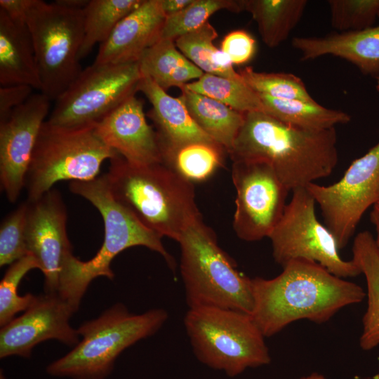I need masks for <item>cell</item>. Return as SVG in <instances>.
Wrapping results in <instances>:
<instances>
[{
    "mask_svg": "<svg viewBox=\"0 0 379 379\" xmlns=\"http://www.w3.org/2000/svg\"><path fill=\"white\" fill-rule=\"evenodd\" d=\"M251 286L254 306L251 316L265 337L300 319L324 323L366 295L360 286L306 259L289 261L273 279L253 278Z\"/></svg>",
    "mask_w": 379,
    "mask_h": 379,
    "instance_id": "1",
    "label": "cell"
},
{
    "mask_svg": "<svg viewBox=\"0 0 379 379\" xmlns=\"http://www.w3.org/2000/svg\"><path fill=\"white\" fill-rule=\"evenodd\" d=\"M337 140L335 128L306 130L251 112L228 154L232 161L269 164L292 192L332 173L338 162Z\"/></svg>",
    "mask_w": 379,
    "mask_h": 379,
    "instance_id": "2",
    "label": "cell"
},
{
    "mask_svg": "<svg viewBox=\"0 0 379 379\" xmlns=\"http://www.w3.org/2000/svg\"><path fill=\"white\" fill-rule=\"evenodd\" d=\"M113 197L142 225L160 237L178 241L202 220L194 184L163 164L135 165L119 154L105 174Z\"/></svg>",
    "mask_w": 379,
    "mask_h": 379,
    "instance_id": "3",
    "label": "cell"
},
{
    "mask_svg": "<svg viewBox=\"0 0 379 379\" xmlns=\"http://www.w3.org/2000/svg\"><path fill=\"white\" fill-rule=\"evenodd\" d=\"M69 190L90 201L102 215L105 226L103 243L89 260L81 261L69 253L64 260L59 279L58 294L76 312L90 283L114 274L112 260L128 248L142 246L159 253L172 268L174 260L164 248L162 237L142 225L113 197L106 175L89 181H72Z\"/></svg>",
    "mask_w": 379,
    "mask_h": 379,
    "instance_id": "4",
    "label": "cell"
},
{
    "mask_svg": "<svg viewBox=\"0 0 379 379\" xmlns=\"http://www.w3.org/2000/svg\"><path fill=\"white\" fill-rule=\"evenodd\" d=\"M168 317L162 308L131 313L121 302L77 329L82 339L70 352L46 367L48 375L71 379H106L121 353L152 336Z\"/></svg>",
    "mask_w": 379,
    "mask_h": 379,
    "instance_id": "5",
    "label": "cell"
},
{
    "mask_svg": "<svg viewBox=\"0 0 379 379\" xmlns=\"http://www.w3.org/2000/svg\"><path fill=\"white\" fill-rule=\"evenodd\" d=\"M180 244V273L189 309L215 307L251 314V279L238 272L202 220L188 227Z\"/></svg>",
    "mask_w": 379,
    "mask_h": 379,
    "instance_id": "6",
    "label": "cell"
},
{
    "mask_svg": "<svg viewBox=\"0 0 379 379\" xmlns=\"http://www.w3.org/2000/svg\"><path fill=\"white\" fill-rule=\"evenodd\" d=\"M184 326L203 364L234 378L271 361L265 336L250 314L227 309H189Z\"/></svg>",
    "mask_w": 379,
    "mask_h": 379,
    "instance_id": "7",
    "label": "cell"
},
{
    "mask_svg": "<svg viewBox=\"0 0 379 379\" xmlns=\"http://www.w3.org/2000/svg\"><path fill=\"white\" fill-rule=\"evenodd\" d=\"M93 128L67 129L44 122L25 179L27 201L36 200L58 181L92 180L103 161L119 155Z\"/></svg>",
    "mask_w": 379,
    "mask_h": 379,
    "instance_id": "8",
    "label": "cell"
},
{
    "mask_svg": "<svg viewBox=\"0 0 379 379\" xmlns=\"http://www.w3.org/2000/svg\"><path fill=\"white\" fill-rule=\"evenodd\" d=\"M41 82L40 93L56 100L83 70L79 53L83 9L34 0L26 18Z\"/></svg>",
    "mask_w": 379,
    "mask_h": 379,
    "instance_id": "9",
    "label": "cell"
},
{
    "mask_svg": "<svg viewBox=\"0 0 379 379\" xmlns=\"http://www.w3.org/2000/svg\"><path fill=\"white\" fill-rule=\"evenodd\" d=\"M142 77L138 62L93 63L55 100L46 122L67 129L94 127L135 95Z\"/></svg>",
    "mask_w": 379,
    "mask_h": 379,
    "instance_id": "10",
    "label": "cell"
},
{
    "mask_svg": "<svg viewBox=\"0 0 379 379\" xmlns=\"http://www.w3.org/2000/svg\"><path fill=\"white\" fill-rule=\"evenodd\" d=\"M315 205L306 187L292 191L291 199L268 237L275 262L283 267L292 260L306 259L343 279L361 274L352 260L340 255L334 236L317 218Z\"/></svg>",
    "mask_w": 379,
    "mask_h": 379,
    "instance_id": "11",
    "label": "cell"
},
{
    "mask_svg": "<svg viewBox=\"0 0 379 379\" xmlns=\"http://www.w3.org/2000/svg\"><path fill=\"white\" fill-rule=\"evenodd\" d=\"M306 189L321 211L339 249L346 246L363 215L379 202V142L354 160L336 182Z\"/></svg>",
    "mask_w": 379,
    "mask_h": 379,
    "instance_id": "12",
    "label": "cell"
},
{
    "mask_svg": "<svg viewBox=\"0 0 379 379\" xmlns=\"http://www.w3.org/2000/svg\"><path fill=\"white\" fill-rule=\"evenodd\" d=\"M232 162V179L237 193L234 231L246 241L269 237L283 215L290 191L269 164Z\"/></svg>",
    "mask_w": 379,
    "mask_h": 379,
    "instance_id": "13",
    "label": "cell"
},
{
    "mask_svg": "<svg viewBox=\"0 0 379 379\" xmlns=\"http://www.w3.org/2000/svg\"><path fill=\"white\" fill-rule=\"evenodd\" d=\"M51 100L41 93L32 94L0 122V182L8 201L14 203L23 188L40 131Z\"/></svg>",
    "mask_w": 379,
    "mask_h": 379,
    "instance_id": "14",
    "label": "cell"
},
{
    "mask_svg": "<svg viewBox=\"0 0 379 379\" xmlns=\"http://www.w3.org/2000/svg\"><path fill=\"white\" fill-rule=\"evenodd\" d=\"M24 312L1 327V359L11 356L29 359L34 347L47 340L54 339L72 347L79 342L77 330L69 324L74 312L58 293L36 295Z\"/></svg>",
    "mask_w": 379,
    "mask_h": 379,
    "instance_id": "15",
    "label": "cell"
},
{
    "mask_svg": "<svg viewBox=\"0 0 379 379\" xmlns=\"http://www.w3.org/2000/svg\"><path fill=\"white\" fill-rule=\"evenodd\" d=\"M25 238L28 253L44 275L45 293H58L64 260L72 253L67 234V210L59 191L51 189L27 201Z\"/></svg>",
    "mask_w": 379,
    "mask_h": 379,
    "instance_id": "16",
    "label": "cell"
},
{
    "mask_svg": "<svg viewBox=\"0 0 379 379\" xmlns=\"http://www.w3.org/2000/svg\"><path fill=\"white\" fill-rule=\"evenodd\" d=\"M97 136L128 162L162 164L156 132L148 124L143 103L133 95L93 128Z\"/></svg>",
    "mask_w": 379,
    "mask_h": 379,
    "instance_id": "17",
    "label": "cell"
},
{
    "mask_svg": "<svg viewBox=\"0 0 379 379\" xmlns=\"http://www.w3.org/2000/svg\"><path fill=\"white\" fill-rule=\"evenodd\" d=\"M166 15L161 0H142L100 44L95 64L138 62L160 39Z\"/></svg>",
    "mask_w": 379,
    "mask_h": 379,
    "instance_id": "18",
    "label": "cell"
},
{
    "mask_svg": "<svg viewBox=\"0 0 379 379\" xmlns=\"http://www.w3.org/2000/svg\"><path fill=\"white\" fill-rule=\"evenodd\" d=\"M291 44L302 60L330 55L351 62L364 75L379 74V26L323 36H295Z\"/></svg>",
    "mask_w": 379,
    "mask_h": 379,
    "instance_id": "19",
    "label": "cell"
},
{
    "mask_svg": "<svg viewBox=\"0 0 379 379\" xmlns=\"http://www.w3.org/2000/svg\"><path fill=\"white\" fill-rule=\"evenodd\" d=\"M1 86L27 85L41 91V82L27 25L0 9Z\"/></svg>",
    "mask_w": 379,
    "mask_h": 379,
    "instance_id": "20",
    "label": "cell"
},
{
    "mask_svg": "<svg viewBox=\"0 0 379 379\" xmlns=\"http://www.w3.org/2000/svg\"><path fill=\"white\" fill-rule=\"evenodd\" d=\"M138 91L152 104L147 117L156 128L159 145L215 141L197 125L179 98L169 95L150 78L142 77Z\"/></svg>",
    "mask_w": 379,
    "mask_h": 379,
    "instance_id": "21",
    "label": "cell"
},
{
    "mask_svg": "<svg viewBox=\"0 0 379 379\" xmlns=\"http://www.w3.org/2000/svg\"><path fill=\"white\" fill-rule=\"evenodd\" d=\"M161 163L192 183L211 178L222 166L227 150L215 141L159 145Z\"/></svg>",
    "mask_w": 379,
    "mask_h": 379,
    "instance_id": "22",
    "label": "cell"
},
{
    "mask_svg": "<svg viewBox=\"0 0 379 379\" xmlns=\"http://www.w3.org/2000/svg\"><path fill=\"white\" fill-rule=\"evenodd\" d=\"M180 91L178 98L197 125L228 153L244 124L245 114L185 88Z\"/></svg>",
    "mask_w": 379,
    "mask_h": 379,
    "instance_id": "23",
    "label": "cell"
},
{
    "mask_svg": "<svg viewBox=\"0 0 379 379\" xmlns=\"http://www.w3.org/2000/svg\"><path fill=\"white\" fill-rule=\"evenodd\" d=\"M138 64L142 76L165 91L171 87L182 89L204 74L177 48L174 41L165 39L147 50Z\"/></svg>",
    "mask_w": 379,
    "mask_h": 379,
    "instance_id": "24",
    "label": "cell"
},
{
    "mask_svg": "<svg viewBox=\"0 0 379 379\" xmlns=\"http://www.w3.org/2000/svg\"><path fill=\"white\" fill-rule=\"evenodd\" d=\"M352 260L366 281L368 306L359 345L364 350H370L379 345V251L369 232H361L355 237Z\"/></svg>",
    "mask_w": 379,
    "mask_h": 379,
    "instance_id": "25",
    "label": "cell"
},
{
    "mask_svg": "<svg viewBox=\"0 0 379 379\" xmlns=\"http://www.w3.org/2000/svg\"><path fill=\"white\" fill-rule=\"evenodd\" d=\"M307 0H244L264 44L276 48L286 41L303 15Z\"/></svg>",
    "mask_w": 379,
    "mask_h": 379,
    "instance_id": "26",
    "label": "cell"
},
{
    "mask_svg": "<svg viewBox=\"0 0 379 379\" xmlns=\"http://www.w3.org/2000/svg\"><path fill=\"white\" fill-rule=\"evenodd\" d=\"M258 95L262 103L264 113L291 126L321 131L347 124L351 120L347 113L325 107L315 100H282Z\"/></svg>",
    "mask_w": 379,
    "mask_h": 379,
    "instance_id": "27",
    "label": "cell"
},
{
    "mask_svg": "<svg viewBox=\"0 0 379 379\" xmlns=\"http://www.w3.org/2000/svg\"><path fill=\"white\" fill-rule=\"evenodd\" d=\"M218 32L209 22L175 41L178 49L204 73L243 80L228 56L213 44Z\"/></svg>",
    "mask_w": 379,
    "mask_h": 379,
    "instance_id": "28",
    "label": "cell"
},
{
    "mask_svg": "<svg viewBox=\"0 0 379 379\" xmlns=\"http://www.w3.org/2000/svg\"><path fill=\"white\" fill-rule=\"evenodd\" d=\"M142 0H90L83 9L84 36L79 60L86 57L98 44L109 36L117 24Z\"/></svg>",
    "mask_w": 379,
    "mask_h": 379,
    "instance_id": "29",
    "label": "cell"
},
{
    "mask_svg": "<svg viewBox=\"0 0 379 379\" xmlns=\"http://www.w3.org/2000/svg\"><path fill=\"white\" fill-rule=\"evenodd\" d=\"M183 88L211 98L244 114L263 112L259 95L244 80L204 73L199 79L188 83Z\"/></svg>",
    "mask_w": 379,
    "mask_h": 379,
    "instance_id": "30",
    "label": "cell"
},
{
    "mask_svg": "<svg viewBox=\"0 0 379 379\" xmlns=\"http://www.w3.org/2000/svg\"><path fill=\"white\" fill-rule=\"evenodd\" d=\"M244 11V0H193L186 8L166 16L161 39L175 41L178 38L201 27L215 12Z\"/></svg>",
    "mask_w": 379,
    "mask_h": 379,
    "instance_id": "31",
    "label": "cell"
},
{
    "mask_svg": "<svg viewBox=\"0 0 379 379\" xmlns=\"http://www.w3.org/2000/svg\"><path fill=\"white\" fill-rule=\"evenodd\" d=\"M39 269L35 258L28 254L10 265L0 283V326L9 323L16 314L25 311L36 295L27 293L18 294V287L23 277L32 270Z\"/></svg>",
    "mask_w": 379,
    "mask_h": 379,
    "instance_id": "32",
    "label": "cell"
},
{
    "mask_svg": "<svg viewBox=\"0 0 379 379\" xmlns=\"http://www.w3.org/2000/svg\"><path fill=\"white\" fill-rule=\"evenodd\" d=\"M238 72L257 94L282 100H315L303 81L293 74L260 72L252 67H245Z\"/></svg>",
    "mask_w": 379,
    "mask_h": 379,
    "instance_id": "33",
    "label": "cell"
},
{
    "mask_svg": "<svg viewBox=\"0 0 379 379\" xmlns=\"http://www.w3.org/2000/svg\"><path fill=\"white\" fill-rule=\"evenodd\" d=\"M331 27L340 32L373 27L379 0H328Z\"/></svg>",
    "mask_w": 379,
    "mask_h": 379,
    "instance_id": "34",
    "label": "cell"
},
{
    "mask_svg": "<svg viewBox=\"0 0 379 379\" xmlns=\"http://www.w3.org/2000/svg\"><path fill=\"white\" fill-rule=\"evenodd\" d=\"M27 202L22 203L1 222L0 227V266L11 265L28 255L25 227Z\"/></svg>",
    "mask_w": 379,
    "mask_h": 379,
    "instance_id": "35",
    "label": "cell"
},
{
    "mask_svg": "<svg viewBox=\"0 0 379 379\" xmlns=\"http://www.w3.org/2000/svg\"><path fill=\"white\" fill-rule=\"evenodd\" d=\"M220 50L228 56L232 64H244L255 54V41L246 31L234 30L225 36Z\"/></svg>",
    "mask_w": 379,
    "mask_h": 379,
    "instance_id": "36",
    "label": "cell"
},
{
    "mask_svg": "<svg viewBox=\"0 0 379 379\" xmlns=\"http://www.w3.org/2000/svg\"><path fill=\"white\" fill-rule=\"evenodd\" d=\"M34 88L27 85L0 87V122L7 119L13 111L25 103Z\"/></svg>",
    "mask_w": 379,
    "mask_h": 379,
    "instance_id": "37",
    "label": "cell"
},
{
    "mask_svg": "<svg viewBox=\"0 0 379 379\" xmlns=\"http://www.w3.org/2000/svg\"><path fill=\"white\" fill-rule=\"evenodd\" d=\"M34 0H0L2 9L12 20L26 22V18Z\"/></svg>",
    "mask_w": 379,
    "mask_h": 379,
    "instance_id": "38",
    "label": "cell"
},
{
    "mask_svg": "<svg viewBox=\"0 0 379 379\" xmlns=\"http://www.w3.org/2000/svg\"><path fill=\"white\" fill-rule=\"evenodd\" d=\"M193 0H161L166 16L179 12L192 3Z\"/></svg>",
    "mask_w": 379,
    "mask_h": 379,
    "instance_id": "39",
    "label": "cell"
},
{
    "mask_svg": "<svg viewBox=\"0 0 379 379\" xmlns=\"http://www.w3.org/2000/svg\"><path fill=\"white\" fill-rule=\"evenodd\" d=\"M370 220L375 227L376 237L374 239L377 248L379 251V202L372 207V210L370 213Z\"/></svg>",
    "mask_w": 379,
    "mask_h": 379,
    "instance_id": "40",
    "label": "cell"
},
{
    "mask_svg": "<svg viewBox=\"0 0 379 379\" xmlns=\"http://www.w3.org/2000/svg\"><path fill=\"white\" fill-rule=\"evenodd\" d=\"M57 4L74 9H84L89 2V0H57Z\"/></svg>",
    "mask_w": 379,
    "mask_h": 379,
    "instance_id": "41",
    "label": "cell"
},
{
    "mask_svg": "<svg viewBox=\"0 0 379 379\" xmlns=\"http://www.w3.org/2000/svg\"><path fill=\"white\" fill-rule=\"evenodd\" d=\"M300 379H326V378L319 373L314 372L307 375L303 376Z\"/></svg>",
    "mask_w": 379,
    "mask_h": 379,
    "instance_id": "42",
    "label": "cell"
},
{
    "mask_svg": "<svg viewBox=\"0 0 379 379\" xmlns=\"http://www.w3.org/2000/svg\"><path fill=\"white\" fill-rule=\"evenodd\" d=\"M376 78V89L379 91V74L375 77Z\"/></svg>",
    "mask_w": 379,
    "mask_h": 379,
    "instance_id": "43",
    "label": "cell"
},
{
    "mask_svg": "<svg viewBox=\"0 0 379 379\" xmlns=\"http://www.w3.org/2000/svg\"><path fill=\"white\" fill-rule=\"evenodd\" d=\"M0 379H6L5 375L2 369L0 371Z\"/></svg>",
    "mask_w": 379,
    "mask_h": 379,
    "instance_id": "44",
    "label": "cell"
},
{
    "mask_svg": "<svg viewBox=\"0 0 379 379\" xmlns=\"http://www.w3.org/2000/svg\"><path fill=\"white\" fill-rule=\"evenodd\" d=\"M378 18H379V11H378Z\"/></svg>",
    "mask_w": 379,
    "mask_h": 379,
    "instance_id": "45",
    "label": "cell"
}]
</instances>
